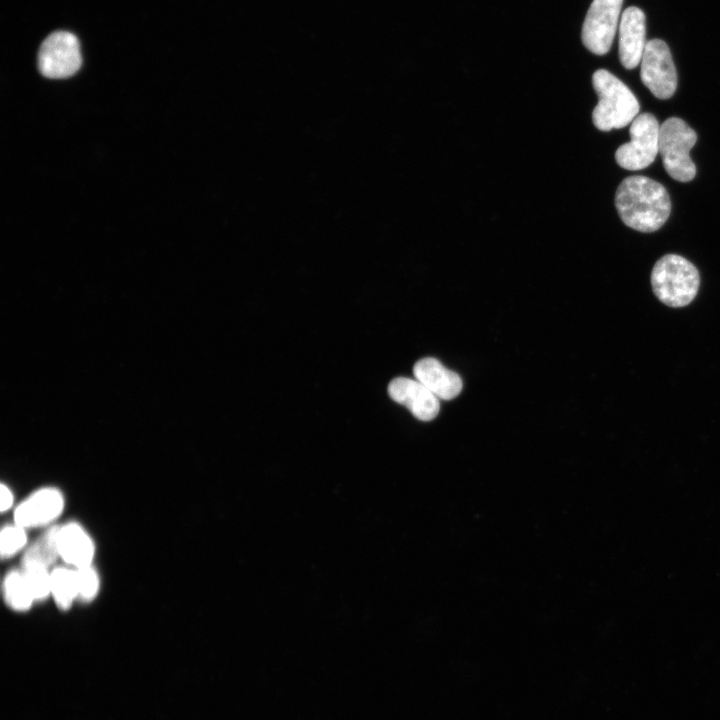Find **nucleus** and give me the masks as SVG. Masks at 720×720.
<instances>
[{
	"instance_id": "1",
	"label": "nucleus",
	"mask_w": 720,
	"mask_h": 720,
	"mask_svg": "<svg viewBox=\"0 0 720 720\" xmlns=\"http://www.w3.org/2000/svg\"><path fill=\"white\" fill-rule=\"evenodd\" d=\"M615 205L623 223L640 232L658 230L671 212L665 187L643 175L629 176L619 184Z\"/></svg>"
},
{
	"instance_id": "2",
	"label": "nucleus",
	"mask_w": 720,
	"mask_h": 720,
	"mask_svg": "<svg viewBox=\"0 0 720 720\" xmlns=\"http://www.w3.org/2000/svg\"><path fill=\"white\" fill-rule=\"evenodd\" d=\"M598 103L592 112V121L600 131L620 129L637 117L640 105L632 91L615 75L598 69L592 76Z\"/></svg>"
},
{
	"instance_id": "3",
	"label": "nucleus",
	"mask_w": 720,
	"mask_h": 720,
	"mask_svg": "<svg viewBox=\"0 0 720 720\" xmlns=\"http://www.w3.org/2000/svg\"><path fill=\"white\" fill-rule=\"evenodd\" d=\"M699 284L698 270L680 255H664L651 272L654 294L662 303L673 308L691 303L698 292Z\"/></svg>"
},
{
	"instance_id": "4",
	"label": "nucleus",
	"mask_w": 720,
	"mask_h": 720,
	"mask_svg": "<svg viewBox=\"0 0 720 720\" xmlns=\"http://www.w3.org/2000/svg\"><path fill=\"white\" fill-rule=\"evenodd\" d=\"M696 141V132L680 118H668L660 125L659 154L674 180L688 182L695 177L696 166L689 153Z\"/></svg>"
},
{
	"instance_id": "5",
	"label": "nucleus",
	"mask_w": 720,
	"mask_h": 720,
	"mask_svg": "<svg viewBox=\"0 0 720 720\" xmlns=\"http://www.w3.org/2000/svg\"><path fill=\"white\" fill-rule=\"evenodd\" d=\"M659 132L660 125L653 114H638L629 128L631 140L615 152L618 165L627 170L648 167L659 153Z\"/></svg>"
},
{
	"instance_id": "6",
	"label": "nucleus",
	"mask_w": 720,
	"mask_h": 720,
	"mask_svg": "<svg viewBox=\"0 0 720 720\" xmlns=\"http://www.w3.org/2000/svg\"><path fill=\"white\" fill-rule=\"evenodd\" d=\"M82 57L77 37L67 31L50 34L38 52V69L51 79L67 78L81 67Z\"/></svg>"
},
{
	"instance_id": "7",
	"label": "nucleus",
	"mask_w": 720,
	"mask_h": 720,
	"mask_svg": "<svg viewBox=\"0 0 720 720\" xmlns=\"http://www.w3.org/2000/svg\"><path fill=\"white\" fill-rule=\"evenodd\" d=\"M643 84L659 99L672 97L677 88V73L668 45L660 39L649 40L641 59Z\"/></svg>"
},
{
	"instance_id": "8",
	"label": "nucleus",
	"mask_w": 720,
	"mask_h": 720,
	"mask_svg": "<svg viewBox=\"0 0 720 720\" xmlns=\"http://www.w3.org/2000/svg\"><path fill=\"white\" fill-rule=\"evenodd\" d=\"M623 0H593L582 27V43L596 55L606 54L619 24Z\"/></svg>"
},
{
	"instance_id": "9",
	"label": "nucleus",
	"mask_w": 720,
	"mask_h": 720,
	"mask_svg": "<svg viewBox=\"0 0 720 720\" xmlns=\"http://www.w3.org/2000/svg\"><path fill=\"white\" fill-rule=\"evenodd\" d=\"M388 394L421 421H430L439 413V398L416 379H393L388 385Z\"/></svg>"
},
{
	"instance_id": "10",
	"label": "nucleus",
	"mask_w": 720,
	"mask_h": 720,
	"mask_svg": "<svg viewBox=\"0 0 720 720\" xmlns=\"http://www.w3.org/2000/svg\"><path fill=\"white\" fill-rule=\"evenodd\" d=\"M644 12L635 6L622 13L619 23V58L626 69H633L641 62L646 47Z\"/></svg>"
},
{
	"instance_id": "11",
	"label": "nucleus",
	"mask_w": 720,
	"mask_h": 720,
	"mask_svg": "<svg viewBox=\"0 0 720 720\" xmlns=\"http://www.w3.org/2000/svg\"><path fill=\"white\" fill-rule=\"evenodd\" d=\"M63 507V495L58 489L38 490L16 508L15 524L23 528L46 525L61 514Z\"/></svg>"
},
{
	"instance_id": "12",
	"label": "nucleus",
	"mask_w": 720,
	"mask_h": 720,
	"mask_svg": "<svg viewBox=\"0 0 720 720\" xmlns=\"http://www.w3.org/2000/svg\"><path fill=\"white\" fill-rule=\"evenodd\" d=\"M415 379L440 399L451 400L462 390L458 374L444 367L435 358H423L413 368Z\"/></svg>"
},
{
	"instance_id": "13",
	"label": "nucleus",
	"mask_w": 720,
	"mask_h": 720,
	"mask_svg": "<svg viewBox=\"0 0 720 720\" xmlns=\"http://www.w3.org/2000/svg\"><path fill=\"white\" fill-rule=\"evenodd\" d=\"M58 550L65 562L81 568L91 565L95 549L84 529L76 523H69L59 529Z\"/></svg>"
},
{
	"instance_id": "14",
	"label": "nucleus",
	"mask_w": 720,
	"mask_h": 720,
	"mask_svg": "<svg viewBox=\"0 0 720 720\" xmlns=\"http://www.w3.org/2000/svg\"><path fill=\"white\" fill-rule=\"evenodd\" d=\"M60 527H52L42 534L25 552L22 564L37 563L51 566L59 555L58 533Z\"/></svg>"
},
{
	"instance_id": "15",
	"label": "nucleus",
	"mask_w": 720,
	"mask_h": 720,
	"mask_svg": "<svg viewBox=\"0 0 720 720\" xmlns=\"http://www.w3.org/2000/svg\"><path fill=\"white\" fill-rule=\"evenodd\" d=\"M51 594L60 609H69L78 597L76 570L54 569L51 572Z\"/></svg>"
},
{
	"instance_id": "16",
	"label": "nucleus",
	"mask_w": 720,
	"mask_h": 720,
	"mask_svg": "<svg viewBox=\"0 0 720 720\" xmlns=\"http://www.w3.org/2000/svg\"><path fill=\"white\" fill-rule=\"evenodd\" d=\"M3 594L9 607L16 611L28 610L35 601L22 573L19 571H11L6 575L3 582Z\"/></svg>"
},
{
	"instance_id": "17",
	"label": "nucleus",
	"mask_w": 720,
	"mask_h": 720,
	"mask_svg": "<svg viewBox=\"0 0 720 720\" xmlns=\"http://www.w3.org/2000/svg\"><path fill=\"white\" fill-rule=\"evenodd\" d=\"M34 600H44L51 594V573L48 568L37 564H22L21 571Z\"/></svg>"
},
{
	"instance_id": "18",
	"label": "nucleus",
	"mask_w": 720,
	"mask_h": 720,
	"mask_svg": "<svg viewBox=\"0 0 720 720\" xmlns=\"http://www.w3.org/2000/svg\"><path fill=\"white\" fill-rule=\"evenodd\" d=\"M25 528L15 524L9 525L1 531V555L9 558L20 551L26 544Z\"/></svg>"
},
{
	"instance_id": "19",
	"label": "nucleus",
	"mask_w": 720,
	"mask_h": 720,
	"mask_svg": "<svg viewBox=\"0 0 720 720\" xmlns=\"http://www.w3.org/2000/svg\"><path fill=\"white\" fill-rule=\"evenodd\" d=\"M78 598L83 601H91L99 591V577L97 572L90 566L76 569Z\"/></svg>"
},
{
	"instance_id": "20",
	"label": "nucleus",
	"mask_w": 720,
	"mask_h": 720,
	"mask_svg": "<svg viewBox=\"0 0 720 720\" xmlns=\"http://www.w3.org/2000/svg\"><path fill=\"white\" fill-rule=\"evenodd\" d=\"M0 493H1V511L4 512L12 506L13 494H12L11 490L4 484L1 485Z\"/></svg>"
}]
</instances>
